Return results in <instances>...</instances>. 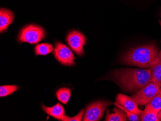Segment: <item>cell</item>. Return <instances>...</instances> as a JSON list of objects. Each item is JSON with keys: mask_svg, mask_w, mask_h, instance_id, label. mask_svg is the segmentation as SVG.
Here are the masks:
<instances>
[{"mask_svg": "<svg viewBox=\"0 0 161 121\" xmlns=\"http://www.w3.org/2000/svg\"><path fill=\"white\" fill-rule=\"evenodd\" d=\"M120 87L127 91L137 92L151 82V69H122L113 74Z\"/></svg>", "mask_w": 161, "mask_h": 121, "instance_id": "obj_1", "label": "cell"}, {"mask_svg": "<svg viewBox=\"0 0 161 121\" xmlns=\"http://www.w3.org/2000/svg\"><path fill=\"white\" fill-rule=\"evenodd\" d=\"M159 52V49L155 45L142 46L131 50L122 57V61L126 64L151 69L152 61Z\"/></svg>", "mask_w": 161, "mask_h": 121, "instance_id": "obj_2", "label": "cell"}, {"mask_svg": "<svg viewBox=\"0 0 161 121\" xmlns=\"http://www.w3.org/2000/svg\"><path fill=\"white\" fill-rule=\"evenodd\" d=\"M46 32L42 27L31 24L23 27L18 35V41L20 43L28 42L35 45L45 39Z\"/></svg>", "mask_w": 161, "mask_h": 121, "instance_id": "obj_3", "label": "cell"}, {"mask_svg": "<svg viewBox=\"0 0 161 121\" xmlns=\"http://www.w3.org/2000/svg\"><path fill=\"white\" fill-rule=\"evenodd\" d=\"M112 104V102L108 101H98L92 103L86 107L83 121H99L103 116L107 108Z\"/></svg>", "mask_w": 161, "mask_h": 121, "instance_id": "obj_4", "label": "cell"}, {"mask_svg": "<svg viewBox=\"0 0 161 121\" xmlns=\"http://www.w3.org/2000/svg\"><path fill=\"white\" fill-rule=\"evenodd\" d=\"M161 89L154 82H151L144 87L138 90L132 96L136 103L146 105L161 91Z\"/></svg>", "mask_w": 161, "mask_h": 121, "instance_id": "obj_5", "label": "cell"}, {"mask_svg": "<svg viewBox=\"0 0 161 121\" xmlns=\"http://www.w3.org/2000/svg\"><path fill=\"white\" fill-rule=\"evenodd\" d=\"M53 55L56 59L63 65L70 66L75 64V58L74 53L69 47L60 41L55 44Z\"/></svg>", "mask_w": 161, "mask_h": 121, "instance_id": "obj_6", "label": "cell"}, {"mask_svg": "<svg viewBox=\"0 0 161 121\" xmlns=\"http://www.w3.org/2000/svg\"><path fill=\"white\" fill-rule=\"evenodd\" d=\"M66 41L71 49L77 55H84V47L86 44V38L83 33L77 30H73L68 34Z\"/></svg>", "mask_w": 161, "mask_h": 121, "instance_id": "obj_7", "label": "cell"}, {"mask_svg": "<svg viewBox=\"0 0 161 121\" xmlns=\"http://www.w3.org/2000/svg\"><path fill=\"white\" fill-rule=\"evenodd\" d=\"M116 102L128 111L138 115H141L143 111L138 108L137 104L132 97L119 94L116 97Z\"/></svg>", "mask_w": 161, "mask_h": 121, "instance_id": "obj_8", "label": "cell"}, {"mask_svg": "<svg viewBox=\"0 0 161 121\" xmlns=\"http://www.w3.org/2000/svg\"><path fill=\"white\" fill-rule=\"evenodd\" d=\"M151 82L157 84L161 89V50L152 61Z\"/></svg>", "mask_w": 161, "mask_h": 121, "instance_id": "obj_9", "label": "cell"}, {"mask_svg": "<svg viewBox=\"0 0 161 121\" xmlns=\"http://www.w3.org/2000/svg\"><path fill=\"white\" fill-rule=\"evenodd\" d=\"M14 14L9 10L1 8L0 10V32H4L8 29V27L13 22Z\"/></svg>", "mask_w": 161, "mask_h": 121, "instance_id": "obj_10", "label": "cell"}, {"mask_svg": "<svg viewBox=\"0 0 161 121\" xmlns=\"http://www.w3.org/2000/svg\"><path fill=\"white\" fill-rule=\"evenodd\" d=\"M42 108L45 113L59 121H62V119L66 115L63 107L59 103L51 107H48L42 104Z\"/></svg>", "mask_w": 161, "mask_h": 121, "instance_id": "obj_11", "label": "cell"}, {"mask_svg": "<svg viewBox=\"0 0 161 121\" xmlns=\"http://www.w3.org/2000/svg\"><path fill=\"white\" fill-rule=\"evenodd\" d=\"M114 113L110 114L109 111L106 112V121H126L128 120L126 114L120 108L116 106L113 110Z\"/></svg>", "mask_w": 161, "mask_h": 121, "instance_id": "obj_12", "label": "cell"}, {"mask_svg": "<svg viewBox=\"0 0 161 121\" xmlns=\"http://www.w3.org/2000/svg\"><path fill=\"white\" fill-rule=\"evenodd\" d=\"M161 111V90L147 105H146L144 112L153 111L159 113Z\"/></svg>", "mask_w": 161, "mask_h": 121, "instance_id": "obj_13", "label": "cell"}, {"mask_svg": "<svg viewBox=\"0 0 161 121\" xmlns=\"http://www.w3.org/2000/svg\"><path fill=\"white\" fill-rule=\"evenodd\" d=\"M70 89L67 87L59 88L56 92V96L59 102L64 104H67L71 96Z\"/></svg>", "mask_w": 161, "mask_h": 121, "instance_id": "obj_14", "label": "cell"}, {"mask_svg": "<svg viewBox=\"0 0 161 121\" xmlns=\"http://www.w3.org/2000/svg\"><path fill=\"white\" fill-rule=\"evenodd\" d=\"M54 50V47L51 44L43 43L37 45L34 49L36 55L45 56L51 53Z\"/></svg>", "mask_w": 161, "mask_h": 121, "instance_id": "obj_15", "label": "cell"}, {"mask_svg": "<svg viewBox=\"0 0 161 121\" xmlns=\"http://www.w3.org/2000/svg\"><path fill=\"white\" fill-rule=\"evenodd\" d=\"M141 121H159L161 120V111L159 113L153 111L144 112L141 114Z\"/></svg>", "mask_w": 161, "mask_h": 121, "instance_id": "obj_16", "label": "cell"}, {"mask_svg": "<svg viewBox=\"0 0 161 121\" xmlns=\"http://www.w3.org/2000/svg\"><path fill=\"white\" fill-rule=\"evenodd\" d=\"M19 87L15 85H5L0 87V96L4 97L12 94L18 90Z\"/></svg>", "mask_w": 161, "mask_h": 121, "instance_id": "obj_17", "label": "cell"}, {"mask_svg": "<svg viewBox=\"0 0 161 121\" xmlns=\"http://www.w3.org/2000/svg\"><path fill=\"white\" fill-rule=\"evenodd\" d=\"M114 105L115 106L117 107H118V108H120L121 110L124 111V112L126 114L127 118H128L129 121H140V120H141L140 117H139V115L136 114L132 113V112H130V111H128L126 108L124 107L123 106L118 103L117 102H115L114 103Z\"/></svg>", "mask_w": 161, "mask_h": 121, "instance_id": "obj_18", "label": "cell"}, {"mask_svg": "<svg viewBox=\"0 0 161 121\" xmlns=\"http://www.w3.org/2000/svg\"><path fill=\"white\" fill-rule=\"evenodd\" d=\"M84 114V109H82L80 112L77 115L74 117H70L68 116H64V118L62 119L63 121H82L83 118V115Z\"/></svg>", "mask_w": 161, "mask_h": 121, "instance_id": "obj_19", "label": "cell"}, {"mask_svg": "<svg viewBox=\"0 0 161 121\" xmlns=\"http://www.w3.org/2000/svg\"><path fill=\"white\" fill-rule=\"evenodd\" d=\"M159 23H160V25H161V21L159 20Z\"/></svg>", "mask_w": 161, "mask_h": 121, "instance_id": "obj_20", "label": "cell"}]
</instances>
